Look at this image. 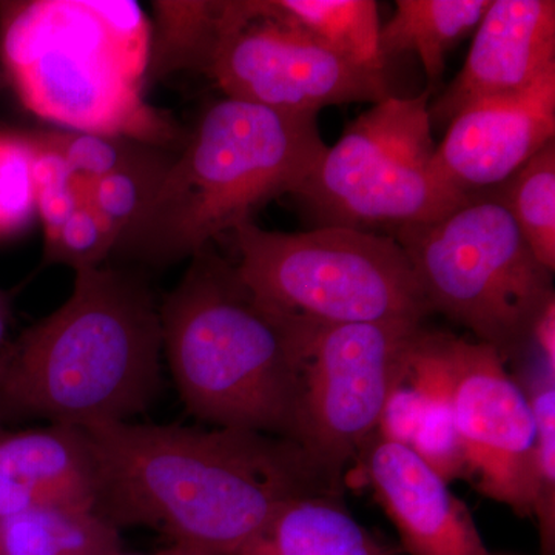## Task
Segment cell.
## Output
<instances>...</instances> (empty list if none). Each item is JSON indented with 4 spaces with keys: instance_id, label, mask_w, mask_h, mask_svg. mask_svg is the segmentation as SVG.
<instances>
[{
    "instance_id": "6da1fadb",
    "label": "cell",
    "mask_w": 555,
    "mask_h": 555,
    "mask_svg": "<svg viewBox=\"0 0 555 555\" xmlns=\"http://www.w3.org/2000/svg\"><path fill=\"white\" fill-rule=\"evenodd\" d=\"M82 430L101 516L208 554H238L281 507L331 495L337 481L295 441L255 430L130 422Z\"/></svg>"
},
{
    "instance_id": "7a4b0ae2",
    "label": "cell",
    "mask_w": 555,
    "mask_h": 555,
    "mask_svg": "<svg viewBox=\"0 0 555 555\" xmlns=\"http://www.w3.org/2000/svg\"><path fill=\"white\" fill-rule=\"evenodd\" d=\"M163 357L147 283L76 270L67 301L0 350V414L79 429L129 422L158 396Z\"/></svg>"
},
{
    "instance_id": "3957f363",
    "label": "cell",
    "mask_w": 555,
    "mask_h": 555,
    "mask_svg": "<svg viewBox=\"0 0 555 555\" xmlns=\"http://www.w3.org/2000/svg\"><path fill=\"white\" fill-rule=\"evenodd\" d=\"M317 116L232 98L214 102L113 255L167 268L254 221L269 201L294 195L327 150Z\"/></svg>"
},
{
    "instance_id": "277c9868",
    "label": "cell",
    "mask_w": 555,
    "mask_h": 555,
    "mask_svg": "<svg viewBox=\"0 0 555 555\" xmlns=\"http://www.w3.org/2000/svg\"><path fill=\"white\" fill-rule=\"evenodd\" d=\"M159 305L163 352L190 414L292 440L299 349L310 327L270 312L214 244Z\"/></svg>"
},
{
    "instance_id": "5b68a950",
    "label": "cell",
    "mask_w": 555,
    "mask_h": 555,
    "mask_svg": "<svg viewBox=\"0 0 555 555\" xmlns=\"http://www.w3.org/2000/svg\"><path fill=\"white\" fill-rule=\"evenodd\" d=\"M0 57L25 107L65 131L166 149L184 142L142 96L149 42L124 38L102 2L2 3Z\"/></svg>"
},
{
    "instance_id": "8992f818",
    "label": "cell",
    "mask_w": 555,
    "mask_h": 555,
    "mask_svg": "<svg viewBox=\"0 0 555 555\" xmlns=\"http://www.w3.org/2000/svg\"><path fill=\"white\" fill-rule=\"evenodd\" d=\"M241 280L264 308L309 326L414 321L433 313L403 248L371 230H233Z\"/></svg>"
},
{
    "instance_id": "52a82bcc",
    "label": "cell",
    "mask_w": 555,
    "mask_h": 555,
    "mask_svg": "<svg viewBox=\"0 0 555 555\" xmlns=\"http://www.w3.org/2000/svg\"><path fill=\"white\" fill-rule=\"evenodd\" d=\"M433 312L469 328L500 353L531 338L555 297L553 272L532 254L516 221L486 192L451 214L393 230Z\"/></svg>"
},
{
    "instance_id": "ba28073f",
    "label": "cell",
    "mask_w": 555,
    "mask_h": 555,
    "mask_svg": "<svg viewBox=\"0 0 555 555\" xmlns=\"http://www.w3.org/2000/svg\"><path fill=\"white\" fill-rule=\"evenodd\" d=\"M429 94L387 98L358 116L337 144L327 147L294 193L318 228L396 230L436 221L469 199L434 167Z\"/></svg>"
},
{
    "instance_id": "9c48e42d",
    "label": "cell",
    "mask_w": 555,
    "mask_h": 555,
    "mask_svg": "<svg viewBox=\"0 0 555 555\" xmlns=\"http://www.w3.org/2000/svg\"><path fill=\"white\" fill-rule=\"evenodd\" d=\"M423 323L312 326L299 349L294 436L335 480L377 433L390 386Z\"/></svg>"
},
{
    "instance_id": "30bf717a",
    "label": "cell",
    "mask_w": 555,
    "mask_h": 555,
    "mask_svg": "<svg viewBox=\"0 0 555 555\" xmlns=\"http://www.w3.org/2000/svg\"><path fill=\"white\" fill-rule=\"evenodd\" d=\"M225 98L287 113H315L390 98L385 73L360 67L308 33L278 21L262 0L228 2L207 72Z\"/></svg>"
},
{
    "instance_id": "8fae6325",
    "label": "cell",
    "mask_w": 555,
    "mask_h": 555,
    "mask_svg": "<svg viewBox=\"0 0 555 555\" xmlns=\"http://www.w3.org/2000/svg\"><path fill=\"white\" fill-rule=\"evenodd\" d=\"M452 375V404L478 489L520 516L537 503L535 420L529 393L485 343L441 334Z\"/></svg>"
},
{
    "instance_id": "7c38bea8",
    "label": "cell",
    "mask_w": 555,
    "mask_h": 555,
    "mask_svg": "<svg viewBox=\"0 0 555 555\" xmlns=\"http://www.w3.org/2000/svg\"><path fill=\"white\" fill-rule=\"evenodd\" d=\"M555 137V65L525 89L469 105L448 126L434 167L474 195L502 184Z\"/></svg>"
},
{
    "instance_id": "4fadbf2b",
    "label": "cell",
    "mask_w": 555,
    "mask_h": 555,
    "mask_svg": "<svg viewBox=\"0 0 555 555\" xmlns=\"http://www.w3.org/2000/svg\"><path fill=\"white\" fill-rule=\"evenodd\" d=\"M551 65H555L554 0H491L462 72L429 105L430 124L449 126L478 101L525 89Z\"/></svg>"
},
{
    "instance_id": "5bb4252c",
    "label": "cell",
    "mask_w": 555,
    "mask_h": 555,
    "mask_svg": "<svg viewBox=\"0 0 555 555\" xmlns=\"http://www.w3.org/2000/svg\"><path fill=\"white\" fill-rule=\"evenodd\" d=\"M361 451L367 480L408 555H489L465 503L411 448L375 433Z\"/></svg>"
},
{
    "instance_id": "9a60e30c",
    "label": "cell",
    "mask_w": 555,
    "mask_h": 555,
    "mask_svg": "<svg viewBox=\"0 0 555 555\" xmlns=\"http://www.w3.org/2000/svg\"><path fill=\"white\" fill-rule=\"evenodd\" d=\"M236 555H397L331 495L299 496Z\"/></svg>"
},
{
    "instance_id": "2e32d148",
    "label": "cell",
    "mask_w": 555,
    "mask_h": 555,
    "mask_svg": "<svg viewBox=\"0 0 555 555\" xmlns=\"http://www.w3.org/2000/svg\"><path fill=\"white\" fill-rule=\"evenodd\" d=\"M0 473L35 486L54 503L94 506L93 463L79 427L50 425L0 436Z\"/></svg>"
},
{
    "instance_id": "e0dca14e",
    "label": "cell",
    "mask_w": 555,
    "mask_h": 555,
    "mask_svg": "<svg viewBox=\"0 0 555 555\" xmlns=\"http://www.w3.org/2000/svg\"><path fill=\"white\" fill-rule=\"evenodd\" d=\"M118 528L86 503H50L0 521V555H116Z\"/></svg>"
},
{
    "instance_id": "ac0fdd59",
    "label": "cell",
    "mask_w": 555,
    "mask_h": 555,
    "mask_svg": "<svg viewBox=\"0 0 555 555\" xmlns=\"http://www.w3.org/2000/svg\"><path fill=\"white\" fill-rule=\"evenodd\" d=\"M392 20L379 31L385 60L415 51L434 87L444 72L448 51L478 27L491 0H398Z\"/></svg>"
},
{
    "instance_id": "d6986e66",
    "label": "cell",
    "mask_w": 555,
    "mask_h": 555,
    "mask_svg": "<svg viewBox=\"0 0 555 555\" xmlns=\"http://www.w3.org/2000/svg\"><path fill=\"white\" fill-rule=\"evenodd\" d=\"M262 5L278 21L308 33L360 67L385 72L374 0H262Z\"/></svg>"
},
{
    "instance_id": "ffe728a7",
    "label": "cell",
    "mask_w": 555,
    "mask_h": 555,
    "mask_svg": "<svg viewBox=\"0 0 555 555\" xmlns=\"http://www.w3.org/2000/svg\"><path fill=\"white\" fill-rule=\"evenodd\" d=\"M412 356L426 387V408L411 448L447 483L467 474L465 448L452 404V375L441 334L425 328L416 335Z\"/></svg>"
},
{
    "instance_id": "44dd1931",
    "label": "cell",
    "mask_w": 555,
    "mask_h": 555,
    "mask_svg": "<svg viewBox=\"0 0 555 555\" xmlns=\"http://www.w3.org/2000/svg\"><path fill=\"white\" fill-rule=\"evenodd\" d=\"M155 28L150 39L145 78L179 69L207 75L224 28L228 2H155Z\"/></svg>"
},
{
    "instance_id": "7402d4cb",
    "label": "cell",
    "mask_w": 555,
    "mask_h": 555,
    "mask_svg": "<svg viewBox=\"0 0 555 555\" xmlns=\"http://www.w3.org/2000/svg\"><path fill=\"white\" fill-rule=\"evenodd\" d=\"M483 192L509 211L532 254L554 273L555 142L535 153L505 182Z\"/></svg>"
},
{
    "instance_id": "603a6c76",
    "label": "cell",
    "mask_w": 555,
    "mask_h": 555,
    "mask_svg": "<svg viewBox=\"0 0 555 555\" xmlns=\"http://www.w3.org/2000/svg\"><path fill=\"white\" fill-rule=\"evenodd\" d=\"M42 138L64 158L79 181H96L120 167L130 166L150 155L158 145L145 144L124 137L50 131Z\"/></svg>"
},
{
    "instance_id": "cb8c5ba5",
    "label": "cell",
    "mask_w": 555,
    "mask_h": 555,
    "mask_svg": "<svg viewBox=\"0 0 555 555\" xmlns=\"http://www.w3.org/2000/svg\"><path fill=\"white\" fill-rule=\"evenodd\" d=\"M33 137L0 133V235L27 228L38 217Z\"/></svg>"
},
{
    "instance_id": "d4e9b609",
    "label": "cell",
    "mask_w": 555,
    "mask_h": 555,
    "mask_svg": "<svg viewBox=\"0 0 555 555\" xmlns=\"http://www.w3.org/2000/svg\"><path fill=\"white\" fill-rule=\"evenodd\" d=\"M535 420L537 503L543 546L553 551L555 532V386L554 375L529 393Z\"/></svg>"
},
{
    "instance_id": "484cf974",
    "label": "cell",
    "mask_w": 555,
    "mask_h": 555,
    "mask_svg": "<svg viewBox=\"0 0 555 555\" xmlns=\"http://www.w3.org/2000/svg\"><path fill=\"white\" fill-rule=\"evenodd\" d=\"M36 206L46 232V246L56 238L80 204L79 185L64 158L42 134H36Z\"/></svg>"
},
{
    "instance_id": "4316f807",
    "label": "cell",
    "mask_w": 555,
    "mask_h": 555,
    "mask_svg": "<svg viewBox=\"0 0 555 555\" xmlns=\"http://www.w3.org/2000/svg\"><path fill=\"white\" fill-rule=\"evenodd\" d=\"M118 236L86 203L62 225L56 238L46 246V262L73 270L98 268L115 251Z\"/></svg>"
},
{
    "instance_id": "83f0119b",
    "label": "cell",
    "mask_w": 555,
    "mask_h": 555,
    "mask_svg": "<svg viewBox=\"0 0 555 555\" xmlns=\"http://www.w3.org/2000/svg\"><path fill=\"white\" fill-rule=\"evenodd\" d=\"M412 346L387 393L377 427L379 437L408 448L422 422L427 397L425 382L412 356Z\"/></svg>"
},
{
    "instance_id": "f1b7e54d",
    "label": "cell",
    "mask_w": 555,
    "mask_h": 555,
    "mask_svg": "<svg viewBox=\"0 0 555 555\" xmlns=\"http://www.w3.org/2000/svg\"><path fill=\"white\" fill-rule=\"evenodd\" d=\"M50 503H54L53 500L35 486L0 473V521Z\"/></svg>"
},
{
    "instance_id": "f546056e",
    "label": "cell",
    "mask_w": 555,
    "mask_h": 555,
    "mask_svg": "<svg viewBox=\"0 0 555 555\" xmlns=\"http://www.w3.org/2000/svg\"><path fill=\"white\" fill-rule=\"evenodd\" d=\"M531 338H535L539 349L542 350L547 372H553L555 364V297L546 302L540 315L537 317L532 327Z\"/></svg>"
},
{
    "instance_id": "4dcf8cb0",
    "label": "cell",
    "mask_w": 555,
    "mask_h": 555,
    "mask_svg": "<svg viewBox=\"0 0 555 555\" xmlns=\"http://www.w3.org/2000/svg\"><path fill=\"white\" fill-rule=\"evenodd\" d=\"M10 317V297L5 294V292L0 291V350L3 349V343H5L7 331H9Z\"/></svg>"
},
{
    "instance_id": "1f68e13d",
    "label": "cell",
    "mask_w": 555,
    "mask_h": 555,
    "mask_svg": "<svg viewBox=\"0 0 555 555\" xmlns=\"http://www.w3.org/2000/svg\"><path fill=\"white\" fill-rule=\"evenodd\" d=\"M116 555H126V554H116ZM152 555H214L208 554L206 551L196 550V547L181 545V543H173V546H170L169 550L160 551L158 554Z\"/></svg>"
}]
</instances>
